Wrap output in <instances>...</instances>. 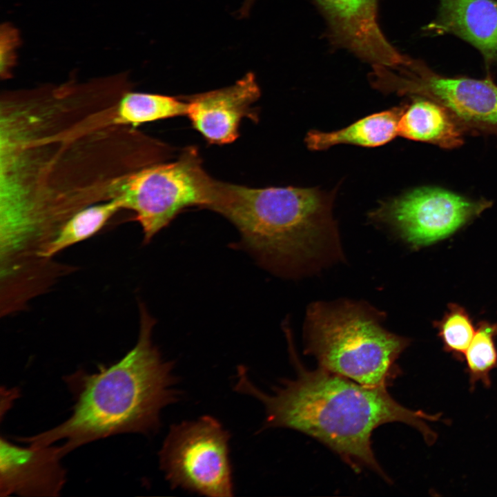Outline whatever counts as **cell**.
<instances>
[{
  "instance_id": "1",
  "label": "cell",
  "mask_w": 497,
  "mask_h": 497,
  "mask_svg": "<svg viewBox=\"0 0 497 497\" xmlns=\"http://www.w3.org/2000/svg\"><path fill=\"white\" fill-rule=\"evenodd\" d=\"M291 359L297 375L264 393L254 385L245 368L238 367L234 388L260 401L265 409L264 427H284L311 436L337 453L353 469H370L389 481L371 446L372 433L385 423L400 422L416 429L429 445L437 434L426 421H438L441 413L408 409L396 401L386 387H369L318 367L309 370Z\"/></svg>"
},
{
  "instance_id": "2",
  "label": "cell",
  "mask_w": 497,
  "mask_h": 497,
  "mask_svg": "<svg viewBox=\"0 0 497 497\" xmlns=\"http://www.w3.org/2000/svg\"><path fill=\"white\" fill-rule=\"evenodd\" d=\"M137 342L121 359L95 373L78 371L66 378L75 396L70 416L37 435L19 440L46 446L62 440L63 456L99 439L124 433L148 434L160 426V413L177 402L173 363L165 361L152 342L155 320L139 304Z\"/></svg>"
},
{
  "instance_id": "3",
  "label": "cell",
  "mask_w": 497,
  "mask_h": 497,
  "mask_svg": "<svg viewBox=\"0 0 497 497\" xmlns=\"http://www.w3.org/2000/svg\"><path fill=\"white\" fill-rule=\"evenodd\" d=\"M208 209L228 219L242 244L284 276L315 273L343 259L332 206L318 188H251L217 180Z\"/></svg>"
},
{
  "instance_id": "4",
  "label": "cell",
  "mask_w": 497,
  "mask_h": 497,
  "mask_svg": "<svg viewBox=\"0 0 497 497\" xmlns=\"http://www.w3.org/2000/svg\"><path fill=\"white\" fill-rule=\"evenodd\" d=\"M384 314L364 302L340 300L310 304L304 349L318 367L369 387H387L400 370L396 362L408 338L387 330Z\"/></svg>"
},
{
  "instance_id": "5",
  "label": "cell",
  "mask_w": 497,
  "mask_h": 497,
  "mask_svg": "<svg viewBox=\"0 0 497 497\" xmlns=\"http://www.w3.org/2000/svg\"><path fill=\"white\" fill-rule=\"evenodd\" d=\"M216 179L204 169L198 152L186 149L170 162H154L113 178L108 200L134 212L147 243L179 213L191 206L208 208Z\"/></svg>"
},
{
  "instance_id": "6",
  "label": "cell",
  "mask_w": 497,
  "mask_h": 497,
  "mask_svg": "<svg viewBox=\"0 0 497 497\" xmlns=\"http://www.w3.org/2000/svg\"><path fill=\"white\" fill-rule=\"evenodd\" d=\"M372 66L369 79L376 88L433 100L451 114L463 131L497 137V84L491 75L481 79L446 77L408 56L396 68Z\"/></svg>"
},
{
  "instance_id": "7",
  "label": "cell",
  "mask_w": 497,
  "mask_h": 497,
  "mask_svg": "<svg viewBox=\"0 0 497 497\" xmlns=\"http://www.w3.org/2000/svg\"><path fill=\"white\" fill-rule=\"evenodd\" d=\"M229 432L215 418L172 425L159 452L172 488L213 497L233 496Z\"/></svg>"
},
{
  "instance_id": "8",
  "label": "cell",
  "mask_w": 497,
  "mask_h": 497,
  "mask_svg": "<svg viewBox=\"0 0 497 497\" xmlns=\"http://www.w3.org/2000/svg\"><path fill=\"white\" fill-rule=\"evenodd\" d=\"M491 202L474 200L438 187H420L382 202L370 213L413 249L443 240L489 208Z\"/></svg>"
},
{
  "instance_id": "9",
  "label": "cell",
  "mask_w": 497,
  "mask_h": 497,
  "mask_svg": "<svg viewBox=\"0 0 497 497\" xmlns=\"http://www.w3.org/2000/svg\"><path fill=\"white\" fill-rule=\"evenodd\" d=\"M324 15L329 37L371 64L396 68L406 57L384 36L377 19L378 0H314Z\"/></svg>"
},
{
  "instance_id": "10",
  "label": "cell",
  "mask_w": 497,
  "mask_h": 497,
  "mask_svg": "<svg viewBox=\"0 0 497 497\" xmlns=\"http://www.w3.org/2000/svg\"><path fill=\"white\" fill-rule=\"evenodd\" d=\"M260 96L255 75L248 72L229 86L184 97L187 102L186 115L208 143L230 144L239 137L243 118L257 121V111L253 105Z\"/></svg>"
},
{
  "instance_id": "11",
  "label": "cell",
  "mask_w": 497,
  "mask_h": 497,
  "mask_svg": "<svg viewBox=\"0 0 497 497\" xmlns=\"http://www.w3.org/2000/svg\"><path fill=\"white\" fill-rule=\"evenodd\" d=\"M23 447L0 440L1 496H56L66 482L59 446Z\"/></svg>"
},
{
  "instance_id": "12",
  "label": "cell",
  "mask_w": 497,
  "mask_h": 497,
  "mask_svg": "<svg viewBox=\"0 0 497 497\" xmlns=\"http://www.w3.org/2000/svg\"><path fill=\"white\" fill-rule=\"evenodd\" d=\"M424 30L458 37L480 51L487 73L497 68V0H440L436 18Z\"/></svg>"
},
{
  "instance_id": "13",
  "label": "cell",
  "mask_w": 497,
  "mask_h": 497,
  "mask_svg": "<svg viewBox=\"0 0 497 497\" xmlns=\"http://www.w3.org/2000/svg\"><path fill=\"white\" fill-rule=\"evenodd\" d=\"M398 130L405 138L446 149L463 143L464 131L451 114L437 102L421 97H413L403 106Z\"/></svg>"
},
{
  "instance_id": "14",
  "label": "cell",
  "mask_w": 497,
  "mask_h": 497,
  "mask_svg": "<svg viewBox=\"0 0 497 497\" xmlns=\"http://www.w3.org/2000/svg\"><path fill=\"white\" fill-rule=\"evenodd\" d=\"M402 108L403 106L374 113L335 131H310L305 137V143L313 150L327 149L340 144L366 147L385 144L398 135Z\"/></svg>"
},
{
  "instance_id": "15",
  "label": "cell",
  "mask_w": 497,
  "mask_h": 497,
  "mask_svg": "<svg viewBox=\"0 0 497 497\" xmlns=\"http://www.w3.org/2000/svg\"><path fill=\"white\" fill-rule=\"evenodd\" d=\"M184 97L126 90L119 99L114 115L116 125L140 124L186 115Z\"/></svg>"
},
{
  "instance_id": "16",
  "label": "cell",
  "mask_w": 497,
  "mask_h": 497,
  "mask_svg": "<svg viewBox=\"0 0 497 497\" xmlns=\"http://www.w3.org/2000/svg\"><path fill=\"white\" fill-rule=\"evenodd\" d=\"M120 209L117 200L110 199L79 210L64 223L40 253V259L50 260L64 249L91 237Z\"/></svg>"
},
{
  "instance_id": "17",
  "label": "cell",
  "mask_w": 497,
  "mask_h": 497,
  "mask_svg": "<svg viewBox=\"0 0 497 497\" xmlns=\"http://www.w3.org/2000/svg\"><path fill=\"white\" fill-rule=\"evenodd\" d=\"M496 337L497 323L487 320L477 323L464 357L471 390L478 382H481L485 387L491 384L490 373L497 369Z\"/></svg>"
},
{
  "instance_id": "18",
  "label": "cell",
  "mask_w": 497,
  "mask_h": 497,
  "mask_svg": "<svg viewBox=\"0 0 497 497\" xmlns=\"http://www.w3.org/2000/svg\"><path fill=\"white\" fill-rule=\"evenodd\" d=\"M448 309L440 320L433 322L443 349L459 360H464L465 353L476 331L473 319L467 309L456 303H449Z\"/></svg>"
},
{
  "instance_id": "19",
  "label": "cell",
  "mask_w": 497,
  "mask_h": 497,
  "mask_svg": "<svg viewBox=\"0 0 497 497\" xmlns=\"http://www.w3.org/2000/svg\"><path fill=\"white\" fill-rule=\"evenodd\" d=\"M19 43L20 37L17 28L10 23L2 25L0 30V73L2 79L11 77Z\"/></svg>"
},
{
  "instance_id": "20",
  "label": "cell",
  "mask_w": 497,
  "mask_h": 497,
  "mask_svg": "<svg viewBox=\"0 0 497 497\" xmlns=\"http://www.w3.org/2000/svg\"><path fill=\"white\" fill-rule=\"evenodd\" d=\"M253 0H245L244 6L242 8V11H240L242 15L247 12Z\"/></svg>"
}]
</instances>
